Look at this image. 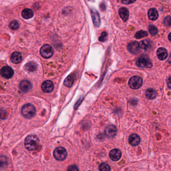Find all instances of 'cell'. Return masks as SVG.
Returning <instances> with one entry per match:
<instances>
[{
    "instance_id": "cell-14",
    "label": "cell",
    "mask_w": 171,
    "mask_h": 171,
    "mask_svg": "<svg viewBox=\"0 0 171 171\" xmlns=\"http://www.w3.org/2000/svg\"><path fill=\"white\" fill-rule=\"evenodd\" d=\"M91 16L93 18V23L96 27L100 26V14H98V12L96 10L93 9L91 11Z\"/></svg>"
},
{
    "instance_id": "cell-10",
    "label": "cell",
    "mask_w": 171,
    "mask_h": 171,
    "mask_svg": "<svg viewBox=\"0 0 171 171\" xmlns=\"http://www.w3.org/2000/svg\"><path fill=\"white\" fill-rule=\"evenodd\" d=\"M41 88L45 93H51L54 89L53 83L50 80H46L42 84Z\"/></svg>"
},
{
    "instance_id": "cell-20",
    "label": "cell",
    "mask_w": 171,
    "mask_h": 171,
    "mask_svg": "<svg viewBox=\"0 0 171 171\" xmlns=\"http://www.w3.org/2000/svg\"><path fill=\"white\" fill-rule=\"evenodd\" d=\"M34 15V13L32 10L29 9H25L22 12V16L25 19H29L32 18Z\"/></svg>"
},
{
    "instance_id": "cell-15",
    "label": "cell",
    "mask_w": 171,
    "mask_h": 171,
    "mask_svg": "<svg viewBox=\"0 0 171 171\" xmlns=\"http://www.w3.org/2000/svg\"><path fill=\"white\" fill-rule=\"evenodd\" d=\"M158 58L160 60H164L167 57V50L165 48L160 47L159 48L157 51Z\"/></svg>"
},
{
    "instance_id": "cell-23",
    "label": "cell",
    "mask_w": 171,
    "mask_h": 171,
    "mask_svg": "<svg viewBox=\"0 0 171 171\" xmlns=\"http://www.w3.org/2000/svg\"><path fill=\"white\" fill-rule=\"evenodd\" d=\"M8 165V159L5 156H0V169H5Z\"/></svg>"
},
{
    "instance_id": "cell-25",
    "label": "cell",
    "mask_w": 171,
    "mask_h": 171,
    "mask_svg": "<svg viewBox=\"0 0 171 171\" xmlns=\"http://www.w3.org/2000/svg\"><path fill=\"white\" fill-rule=\"evenodd\" d=\"M148 33L146 31L141 30L137 32V33H136V34H135V38L139 39H141V38H142L146 37V36H148Z\"/></svg>"
},
{
    "instance_id": "cell-24",
    "label": "cell",
    "mask_w": 171,
    "mask_h": 171,
    "mask_svg": "<svg viewBox=\"0 0 171 171\" xmlns=\"http://www.w3.org/2000/svg\"><path fill=\"white\" fill-rule=\"evenodd\" d=\"M74 83V78L73 77L69 75L65 79L64 81V84L65 86L68 88H71Z\"/></svg>"
},
{
    "instance_id": "cell-33",
    "label": "cell",
    "mask_w": 171,
    "mask_h": 171,
    "mask_svg": "<svg viewBox=\"0 0 171 171\" xmlns=\"http://www.w3.org/2000/svg\"><path fill=\"white\" fill-rule=\"evenodd\" d=\"M169 22V23H170L171 19H170V16L167 17V18H166V19H165V23L166 24V25H167V26H169L168 24H167V22Z\"/></svg>"
},
{
    "instance_id": "cell-30",
    "label": "cell",
    "mask_w": 171,
    "mask_h": 171,
    "mask_svg": "<svg viewBox=\"0 0 171 171\" xmlns=\"http://www.w3.org/2000/svg\"><path fill=\"white\" fill-rule=\"evenodd\" d=\"M67 171H79L78 167L76 165H72L68 167Z\"/></svg>"
},
{
    "instance_id": "cell-3",
    "label": "cell",
    "mask_w": 171,
    "mask_h": 171,
    "mask_svg": "<svg viewBox=\"0 0 171 171\" xmlns=\"http://www.w3.org/2000/svg\"><path fill=\"white\" fill-rule=\"evenodd\" d=\"M143 84V79L139 76H134L129 80L128 85L131 88L137 89L141 88Z\"/></svg>"
},
{
    "instance_id": "cell-19",
    "label": "cell",
    "mask_w": 171,
    "mask_h": 171,
    "mask_svg": "<svg viewBox=\"0 0 171 171\" xmlns=\"http://www.w3.org/2000/svg\"><path fill=\"white\" fill-rule=\"evenodd\" d=\"M157 91L153 88H149L146 92V96L149 100H153L156 97Z\"/></svg>"
},
{
    "instance_id": "cell-28",
    "label": "cell",
    "mask_w": 171,
    "mask_h": 171,
    "mask_svg": "<svg viewBox=\"0 0 171 171\" xmlns=\"http://www.w3.org/2000/svg\"><path fill=\"white\" fill-rule=\"evenodd\" d=\"M149 30L150 34L153 36L156 35L158 32V30L157 28V27H155L153 25H150L149 26Z\"/></svg>"
},
{
    "instance_id": "cell-13",
    "label": "cell",
    "mask_w": 171,
    "mask_h": 171,
    "mask_svg": "<svg viewBox=\"0 0 171 171\" xmlns=\"http://www.w3.org/2000/svg\"><path fill=\"white\" fill-rule=\"evenodd\" d=\"M140 142V137L137 134H132L128 138V142L132 146H137L139 144Z\"/></svg>"
},
{
    "instance_id": "cell-32",
    "label": "cell",
    "mask_w": 171,
    "mask_h": 171,
    "mask_svg": "<svg viewBox=\"0 0 171 171\" xmlns=\"http://www.w3.org/2000/svg\"><path fill=\"white\" fill-rule=\"evenodd\" d=\"M121 2L125 4H132V3H134L135 2V1H123Z\"/></svg>"
},
{
    "instance_id": "cell-4",
    "label": "cell",
    "mask_w": 171,
    "mask_h": 171,
    "mask_svg": "<svg viewBox=\"0 0 171 171\" xmlns=\"http://www.w3.org/2000/svg\"><path fill=\"white\" fill-rule=\"evenodd\" d=\"M136 64L138 67L141 68H151L153 64L151 61L146 56H142L136 62Z\"/></svg>"
},
{
    "instance_id": "cell-22",
    "label": "cell",
    "mask_w": 171,
    "mask_h": 171,
    "mask_svg": "<svg viewBox=\"0 0 171 171\" xmlns=\"http://www.w3.org/2000/svg\"><path fill=\"white\" fill-rule=\"evenodd\" d=\"M37 65L34 62H29L25 65V69L29 72H33L36 70Z\"/></svg>"
},
{
    "instance_id": "cell-36",
    "label": "cell",
    "mask_w": 171,
    "mask_h": 171,
    "mask_svg": "<svg viewBox=\"0 0 171 171\" xmlns=\"http://www.w3.org/2000/svg\"></svg>"
},
{
    "instance_id": "cell-27",
    "label": "cell",
    "mask_w": 171,
    "mask_h": 171,
    "mask_svg": "<svg viewBox=\"0 0 171 171\" xmlns=\"http://www.w3.org/2000/svg\"><path fill=\"white\" fill-rule=\"evenodd\" d=\"M19 26H20V25H19V22L16 20H14V21L11 22L9 25L10 28L13 30H16L17 29H18L19 28Z\"/></svg>"
},
{
    "instance_id": "cell-12",
    "label": "cell",
    "mask_w": 171,
    "mask_h": 171,
    "mask_svg": "<svg viewBox=\"0 0 171 171\" xmlns=\"http://www.w3.org/2000/svg\"><path fill=\"white\" fill-rule=\"evenodd\" d=\"M19 87L23 92L27 93L32 88V83L28 80H23L20 83Z\"/></svg>"
},
{
    "instance_id": "cell-5",
    "label": "cell",
    "mask_w": 171,
    "mask_h": 171,
    "mask_svg": "<svg viewBox=\"0 0 171 171\" xmlns=\"http://www.w3.org/2000/svg\"><path fill=\"white\" fill-rule=\"evenodd\" d=\"M53 49L52 47L48 44H45L40 49V54L42 57L45 58H50L53 54Z\"/></svg>"
},
{
    "instance_id": "cell-1",
    "label": "cell",
    "mask_w": 171,
    "mask_h": 171,
    "mask_svg": "<svg viewBox=\"0 0 171 171\" xmlns=\"http://www.w3.org/2000/svg\"><path fill=\"white\" fill-rule=\"evenodd\" d=\"M39 140L36 135H29L25 140V146L29 151H34L37 148Z\"/></svg>"
},
{
    "instance_id": "cell-29",
    "label": "cell",
    "mask_w": 171,
    "mask_h": 171,
    "mask_svg": "<svg viewBox=\"0 0 171 171\" xmlns=\"http://www.w3.org/2000/svg\"><path fill=\"white\" fill-rule=\"evenodd\" d=\"M7 116V113L3 109H0V119H5Z\"/></svg>"
},
{
    "instance_id": "cell-35",
    "label": "cell",
    "mask_w": 171,
    "mask_h": 171,
    "mask_svg": "<svg viewBox=\"0 0 171 171\" xmlns=\"http://www.w3.org/2000/svg\"><path fill=\"white\" fill-rule=\"evenodd\" d=\"M170 35H171V34L170 33L169 35V39L170 41H171V40L170 39Z\"/></svg>"
},
{
    "instance_id": "cell-31",
    "label": "cell",
    "mask_w": 171,
    "mask_h": 171,
    "mask_svg": "<svg viewBox=\"0 0 171 171\" xmlns=\"http://www.w3.org/2000/svg\"><path fill=\"white\" fill-rule=\"evenodd\" d=\"M107 34L105 32H102V35L99 38V40L101 42H104L105 40V38L107 36Z\"/></svg>"
},
{
    "instance_id": "cell-18",
    "label": "cell",
    "mask_w": 171,
    "mask_h": 171,
    "mask_svg": "<svg viewBox=\"0 0 171 171\" xmlns=\"http://www.w3.org/2000/svg\"><path fill=\"white\" fill-rule=\"evenodd\" d=\"M148 17L150 20L155 21L159 17V14L157 10L155 8H151L148 11Z\"/></svg>"
},
{
    "instance_id": "cell-26",
    "label": "cell",
    "mask_w": 171,
    "mask_h": 171,
    "mask_svg": "<svg viewBox=\"0 0 171 171\" xmlns=\"http://www.w3.org/2000/svg\"><path fill=\"white\" fill-rule=\"evenodd\" d=\"M100 171H111V167L108 164L105 163H102L99 166Z\"/></svg>"
},
{
    "instance_id": "cell-6",
    "label": "cell",
    "mask_w": 171,
    "mask_h": 171,
    "mask_svg": "<svg viewBox=\"0 0 171 171\" xmlns=\"http://www.w3.org/2000/svg\"><path fill=\"white\" fill-rule=\"evenodd\" d=\"M67 151L63 147H58L54 151L53 155L54 158L58 160H65L67 157Z\"/></svg>"
},
{
    "instance_id": "cell-8",
    "label": "cell",
    "mask_w": 171,
    "mask_h": 171,
    "mask_svg": "<svg viewBox=\"0 0 171 171\" xmlns=\"http://www.w3.org/2000/svg\"><path fill=\"white\" fill-rule=\"evenodd\" d=\"M0 73L2 76L7 79L11 78L14 75L13 70L9 66H5L2 68L0 71Z\"/></svg>"
},
{
    "instance_id": "cell-34",
    "label": "cell",
    "mask_w": 171,
    "mask_h": 171,
    "mask_svg": "<svg viewBox=\"0 0 171 171\" xmlns=\"http://www.w3.org/2000/svg\"><path fill=\"white\" fill-rule=\"evenodd\" d=\"M167 81H168V82H169V84H168L169 87L170 88H171V87H170V85H171V80H170V77H169V80H167Z\"/></svg>"
},
{
    "instance_id": "cell-16",
    "label": "cell",
    "mask_w": 171,
    "mask_h": 171,
    "mask_svg": "<svg viewBox=\"0 0 171 171\" xmlns=\"http://www.w3.org/2000/svg\"><path fill=\"white\" fill-rule=\"evenodd\" d=\"M119 15L123 22L127 21L129 17V11L126 8L123 7L119 10Z\"/></svg>"
},
{
    "instance_id": "cell-11",
    "label": "cell",
    "mask_w": 171,
    "mask_h": 171,
    "mask_svg": "<svg viewBox=\"0 0 171 171\" xmlns=\"http://www.w3.org/2000/svg\"><path fill=\"white\" fill-rule=\"evenodd\" d=\"M121 157V152L118 149L111 150L109 153V157L113 161H118Z\"/></svg>"
},
{
    "instance_id": "cell-2",
    "label": "cell",
    "mask_w": 171,
    "mask_h": 171,
    "mask_svg": "<svg viewBox=\"0 0 171 171\" xmlns=\"http://www.w3.org/2000/svg\"><path fill=\"white\" fill-rule=\"evenodd\" d=\"M22 114L27 118H33L36 114V109L31 104H26L22 109Z\"/></svg>"
},
{
    "instance_id": "cell-17",
    "label": "cell",
    "mask_w": 171,
    "mask_h": 171,
    "mask_svg": "<svg viewBox=\"0 0 171 171\" xmlns=\"http://www.w3.org/2000/svg\"><path fill=\"white\" fill-rule=\"evenodd\" d=\"M11 60L13 63L15 64H18L21 62L22 60V56L21 53L19 52H15L11 55Z\"/></svg>"
},
{
    "instance_id": "cell-9",
    "label": "cell",
    "mask_w": 171,
    "mask_h": 171,
    "mask_svg": "<svg viewBox=\"0 0 171 171\" xmlns=\"http://www.w3.org/2000/svg\"><path fill=\"white\" fill-rule=\"evenodd\" d=\"M128 50L131 53L135 54H137L139 51V43L137 41H132L128 43Z\"/></svg>"
},
{
    "instance_id": "cell-7",
    "label": "cell",
    "mask_w": 171,
    "mask_h": 171,
    "mask_svg": "<svg viewBox=\"0 0 171 171\" xmlns=\"http://www.w3.org/2000/svg\"><path fill=\"white\" fill-rule=\"evenodd\" d=\"M105 133L109 137H114L117 135L118 129L114 125H109L106 127Z\"/></svg>"
},
{
    "instance_id": "cell-21",
    "label": "cell",
    "mask_w": 171,
    "mask_h": 171,
    "mask_svg": "<svg viewBox=\"0 0 171 171\" xmlns=\"http://www.w3.org/2000/svg\"><path fill=\"white\" fill-rule=\"evenodd\" d=\"M139 46L141 49L147 51L151 48V43L150 41L145 40L141 41L139 43Z\"/></svg>"
}]
</instances>
